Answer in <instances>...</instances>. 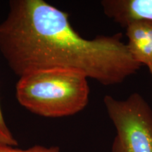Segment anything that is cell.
I'll use <instances>...</instances> for the list:
<instances>
[{
	"mask_svg": "<svg viewBox=\"0 0 152 152\" xmlns=\"http://www.w3.org/2000/svg\"><path fill=\"white\" fill-rule=\"evenodd\" d=\"M122 33L88 39L69 15L44 0H11L0 23V52L19 77L50 68L79 71L100 84L122 83L140 70Z\"/></svg>",
	"mask_w": 152,
	"mask_h": 152,
	"instance_id": "1",
	"label": "cell"
},
{
	"mask_svg": "<svg viewBox=\"0 0 152 152\" xmlns=\"http://www.w3.org/2000/svg\"><path fill=\"white\" fill-rule=\"evenodd\" d=\"M87 79L80 72L65 68L31 72L19 77L16 99L39 116H71L87 106L90 92Z\"/></svg>",
	"mask_w": 152,
	"mask_h": 152,
	"instance_id": "2",
	"label": "cell"
},
{
	"mask_svg": "<svg viewBox=\"0 0 152 152\" xmlns=\"http://www.w3.org/2000/svg\"><path fill=\"white\" fill-rule=\"evenodd\" d=\"M108 115L116 130L111 152H152V109L137 92L126 99L104 98Z\"/></svg>",
	"mask_w": 152,
	"mask_h": 152,
	"instance_id": "3",
	"label": "cell"
},
{
	"mask_svg": "<svg viewBox=\"0 0 152 152\" xmlns=\"http://www.w3.org/2000/svg\"><path fill=\"white\" fill-rule=\"evenodd\" d=\"M101 4L106 16L122 27L134 20H152V0H104Z\"/></svg>",
	"mask_w": 152,
	"mask_h": 152,
	"instance_id": "4",
	"label": "cell"
},
{
	"mask_svg": "<svg viewBox=\"0 0 152 152\" xmlns=\"http://www.w3.org/2000/svg\"><path fill=\"white\" fill-rule=\"evenodd\" d=\"M125 28L131 56L141 66H152V20H134Z\"/></svg>",
	"mask_w": 152,
	"mask_h": 152,
	"instance_id": "5",
	"label": "cell"
},
{
	"mask_svg": "<svg viewBox=\"0 0 152 152\" xmlns=\"http://www.w3.org/2000/svg\"><path fill=\"white\" fill-rule=\"evenodd\" d=\"M0 152H60V149L58 147H46L39 144L34 145L28 149H22L0 143Z\"/></svg>",
	"mask_w": 152,
	"mask_h": 152,
	"instance_id": "6",
	"label": "cell"
},
{
	"mask_svg": "<svg viewBox=\"0 0 152 152\" xmlns=\"http://www.w3.org/2000/svg\"><path fill=\"white\" fill-rule=\"evenodd\" d=\"M0 143L7 144L12 147H16L18 145V142L13 136L12 133L9 130L4 118L1 104H0Z\"/></svg>",
	"mask_w": 152,
	"mask_h": 152,
	"instance_id": "7",
	"label": "cell"
},
{
	"mask_svg": "<svg viewBox=\"0 0 152 152\" xmlns=\"http://www.w3.org/2000/svg\"><path fill=\"white\" fill-rule=\"evenodd\" d=\"M148 68H149L150 73H151V76H152V66H149V67H148Z\"/></svg>",
	"mask_w": 152,
	"mask_h": 152,
	"instance_id": "8",
	"label": "cell"
}]
</instances>
